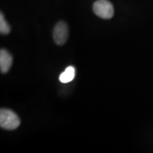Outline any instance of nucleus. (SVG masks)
Here are the masks:
<instances>
[{"mask_svg":"<svg viewBox=\"0 0 153 153\" xmlns=\"http://www.w3.org/2000/svg\"><path fill=\"white\" fill-rule=\"evenodd\" d=\"M21 120L16 113L7 108L0 111V126L1 128L12 131L20 126Z\"/></svg>","mask_w":153,"mask_h":153,"instance_id":"nucleus-1","label":"nucleus"},{"mask_svg":"<svg viewBox=\"0 0 153 153\" xmlns=\"http://www.w3.org/2000/svg\"><path fill=\"white\" fill-rule=\"evenodd\" d=\"M93 11L94 14L104 19H111L114 14L112 4L107 0H98L94 4Z\"/></svg>","mask_w":153,"mask_h":153,"instance_id":"nucleus-2","label":"nucleus"},{"mask_svg":"<svg viewBox=\"0 0 153 153\" xmlns=\"http://www.w3.org/2000/svg\"><path fill=\"white\" fill-rule=\"evenodd\" d=\"M69 30L68 25L64 22H60L55 25L53 29V40L58 45H62L67 42L68 38Z\"/></svg>","mask_w":153,"mask_h":153,"instance_id":"nucleus-3","label":"nucleus"},{"mask_svg":"<svg viewBox=\"0 0 153 153\" xmlns=\"http://www.w3.org/2000/svg\"><path fill=\"white\" fill-rule=\"evenodd\" d=\"M13 62V57L7 50L0 51V70L2 74H5L10 70Z\"/></svg>","mask_w":153,"mask_h":153,"instance_id":"nucleus-4","label":"nucleus"},{"mask_svg":"<svg viewBox=\"0 0 153 153\" xmlns=\"http://www.w3.org/2000/svg\"><path fill=\"white\" fill-rule=\"evenodd\" d=\"M75 76V68L73 66H69L62 73L60 74L59 79L62 83H68L72 82Z\"/></svg>","mask_w":153,"mask_h":153,"instance_id":"nucleus-5","label":"nucleus"},{"mask_svg":"<svg viewBox=\"0 0 153 153\" xmlns=\"http://www.w3.org/2000/svg\"><path fill=\"white\" fill-rule=\"evenodd\" d=\"M10 32V26L7 22L2 13L0 14V33L1 35H7Z\"/></svg>","mask_w":153,"mask_h":153,"instance_id":"nucleus-6","label":"nucleus"}]
</instances>
